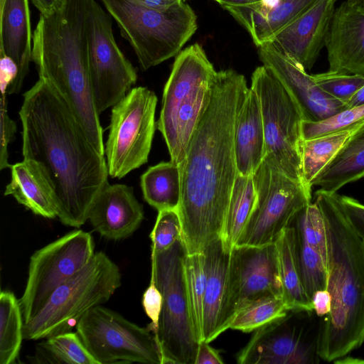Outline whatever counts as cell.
<instances>
[{
  "mask_svg": "<svg viewBox=\"0 0 364 364\" xmlns=\"http://www.w3.org/2000/svg\"><path fill=\"white\" fill-rule=\"evenodd\" d=\"M257 200L252 175L237 174L228 205L221 240L229 250L235 247Z\"/></svg>",
  "mask_w": 364,
  "mask_h": 364,
  "instance_id": "f1b7e54d",
  "label": "cell"
},
{
  "mask_svg": "<svg viewBox=\"0 0 364 364\" xmlns=\"http://www.w3.org/2000/svg\"><path fill=\"white\" fill-rule=\"evenodd\" d=\"M294 228L297 265L302 284L311 301L316 291L327 289L328 265L321 255L311 247L297 229Z\"/></svg>",
  "mask_w": 364,
  "mask_h": 364,
  "instance_id": "e575fe53",
  "label": "cell"
},
{
  "mask_svg": "<svg viewBox=\"0 0 364 364\" xmlns=\"http://www.w3.org/2000/svg\"><path fill=\"white\" fill-rule=\"evenodd\" d=\"M252 178L256 203L235 246L275 243L295 215L311 202V191L264 159Z\"/></svg>",
  "mask_w": 364,
  "mask_h": 364,
  "instance_id": "30bf717a",
  "label": "cell"
},
{
  "mask_svg": "<svg viewBox=\"0 0 364 364\" xmlns=\"http://www.w3.org/2000/svg\"><path fill=\"white\" fill-rule=\"evenodd\" d=\"M87 36L90 79L100 114L130 91L137 74L115 41L112 17L95 0L89 1Z\"/></svg>",
  "mask_w": 364,
  "mask_h": 364,
  "instance_id": "5bb4252c",
  "label": "cell"
},
{
  "mask_svg": "<svg viewBox=\"0 0 364 364\" xmlns=\"http://www.w3.org/2000/svg\"><path fill=\"white\" fill-rule=\"evenodd\" d=\"M311 75L321 90L346 105L352 96L364 85V77L359 75L327 70Z\"/></svg>",
  "mask_w": 364,
  "mask_h": 364,
  "instance_id": "74e56055",
  "label": "cell"
},
{
  "mask_svg": "<svg viewBox=\"0 0 364 364\" xmlns=\"http://www.w3.org/2000/svg\"><path fill=\"white\" fill-rule=\"evenodd\" d=\"M41 15L48 16L57 11L63 0H31Z\"/></svg>",
  "mask_w": 364,
  "mask_h": 364,
  "instance_id": "bcb514c9",
  "label": "cell"
},
{
  "mask_svg": "<svg viewBox=\"0 0 364 364\" xmlns=\"http://www.w3.org/2000/svg\"><path fill=\"white\" fill-rule=\"evenodd\" d=\"M163 298L161 291L156 287L154 281L151 279L149 286L144 292L142 305L147 316L151 319V323L149 329L154 333L157 328L159 316L162 308Z\"/></svg>",
  "mask_w": 364,
  "mask_h": 364,
  "instance_id": "60d3db41",
  "label": "cell"
},
{
  "mask_svg": "<svg viewBox=\"0 0 364 364\" xmlns=\"http://www.w3.org/2000/svg\"><path fill=\"white\" fill-rule=\"evenodd\" d=\"M258 48L263 65L274 75L298 104L305 121L323 120L347 108L346 104L321 90L311 75L269 42Z\"/></svg>",
  "mask_w": 364,
  "mask_h": 364,
  "instance_id": "2e32d148",
  "label": "cell"
},
{
  "mask_svg": "<svg viewBox=\"0 0 364 364\" xmlns=\"http://www.w3.org/2000/svg\"><path fill=\"white\" fill-rule=\"evenodd\" d=\"M183 272L191 321L199 343L203 340V304L207 282L204 252L186 254L183 259Z\"/></svg>",
  "mask_w": 364,
  "mask_h": 364,
  "instance_id": "d6a6232c",
  "label": "cell"
},
{
  "mask_svg": "<svg viewBox=\"0 0 364 364\" xmlns=\"http://www.w3.org/2000/svg\"><path fill=\"white\" fill-rule=\"evenodd\" d=\"M265 296L282 297L275 243L231 250L225 313L226 329L244 305Z\"/></svg>",
  "mask_w": 364,
  "mask_h": 364,
  "instance_id": "9a60e30c",
  "label": "cell"
},
{
  "mask_svg": "<svg viewBox=\"0 0 364 364\" xmlns=\"http://www.w3.org/2000/svg\"><path fill=\"white\" fill-rule=\"evenodd\" d=\"M18 71L17 65L11 58L7 55H0L1 92H6L9 85L16 79Z\"/></svg>",
  "mask_w": 364,
  "mask_h": 364,
  "instance_id": "7bdbcfd3",
  "label": "cell"
},
{
  "mask_svg": "<svg viewBox=\"0 0 364 364\" xmlns=\"http://www.w3.org/2000/svg\"><path fill=\"white\" fill-rule=\"evenodd\" d=\"M155 225L150 233L151 252H161L181 238L182 226L178 210L158 211Z\"/></svg>",
  "mask_w": 364,
  "mask_h": 364,
  "instance_id": "f35d334b",
  "label": "cell"
},
{
  "mask_svg": "<svg viewBox=\"0 0 364 364\" xmlns=\"http://www.w3.org/2000/svg\"><path fill=\"white\" fill-rule=\"evenodd\" d=\"M338 0H316L269 43L306 71L314 65L325 47L331 20Z\"/></svg>",
  "mask_w": 364,
  "mask_h": 364,
  "instance_id": "ac0fdd59",
  "label": "cell"
},
{
  "mask_svg": "<svg viewBox=\"0 0 364 364\" xmlns=\"http://www.w3.org/2000/svg\"><path fill=\"white\" fill-rule=\"evenodd\" d=\"M316 1L280 0L269 10L259 1L247 6L229 7L227 11L246 28L258 47L269 42Z\"/></svg>",
  "mask_w": 364,
  "mask_h": 364,
  "instance_id": "d4e9b609",
  "label": "cell"
},
{
  "mask_svg": "<svg viewBox=\"0 0 364 364\" xmlns=\"http://www.w3.org/2000/svg\"><path fill=\"white\" fill-rule=\"evenodd\" d=\"M313 311L320 317L327 315L331 309V296L328 289L316 291L312 298Z\"/></svg>",
  "mask_w": 364,
  "mask_h": 364,
  "instance_id": "f6af8a7d",
  "label": "cell"
},
{
  "mask_svg": "<svg viewBox=\"0 0 364 364\" xmlns=\"http://www.w3.org/2000/svg\"><path fill=\"white\" fill-rule=\"evenodd\" d=\"M217 71L203 47L196 43L175 58L164 86L156 127L171 161L179 166L196 126L210 99Z\"/></svg>",
  "mask_w": 364,
  "mask_h": 364,
  "instance_id": "5b68a950",
  "label": "cell"
},
{
  "mask_svg": "<svg viewBox=\"0 0 364 364\" xmlns=\"http://www.w3.org/2000/svg\"><path fill=\"white\" fill-rule=\"evenodd\" d=\"M23 159L41 164L53 187L58 218L80 228L108 182L107 164L66 100L42 79L23 95L19 110Z\"/></svg>",
  "mask_w": 364,
  "mask_h": 364,
  "instance_id": "7a4b0ae2",
  "label": "cell"
},
{
  "mask_svg": "<svg viewBox=\"0 0 364 364\" xmlns=\"http://www.w3.org/2000/svg\"><path fill=\"white\" fill-rule=\"evenodd\" d=\"M364 177V124L355 129L334 158L312 183L318 190L334 193Z\"/></svg>",
  "mask_w": 364,
  "mask_h": 364,
  "instance_id": "484cf974",
  "label": "cell"
},
{
  "mask_svg": "<svg viewBox=\"0 0 364 364\" xmlns=\"http://www.w3.org/2000/svg\"><path fill=\"white\" fill-rule=\"evenodd\" d=\"M94 250L92 235L77 230L32 255L26 287L19 299L24 323L38 313L59 286L89 262Z\"/></svg>",
  "mask_w": 364,
  "mask_h": 364,
  "instance_id": "4fadbf2b",
  "label": "cell"
},
{
  "mask_svg": "<svg viewBox=\"0 0 364 364\" xmlns=\"http://www.w3.org/2000/svg\"><path fill=\"white\" fill-rule=\"evenodd\" d=\"M144 6L156 10L166 11L174 5L183 2L185 0H136Z\"/></svg>",
  "mask_w": 364,
  "mask_h": 364,
  "instance_id": "7dc6e473",
  "label": "cell"
},
{
  "mask_svg": "<svg viewBox=\"0 0 364 364\" xmlns=\"http://www.w3.org/2000/svg\"><path fill=\"white\" fill-rule=\"evenodd\" d=\"M157 97L136 87L112 108L105 147L109 176L122 178L148 161L156 129Z\"/></svg>",
  "mask_w": 364,
  "mask_h": 364,
  "instance_id": "8fae6325",
  "label": "cell"
},
{
  "mask_svg": "<svg viewBox=\"0 0 364 364\" xmlns=\"http://www.w3.org/2000/svg\"><path fill=\"white\" fill-rule=\"evenodd\" d=\"M338 202L356 233L364 238V204L347 196L336 193Z\"/></svg>",
  "mask_w": 364,
  "mask_h": 364,
  "instance_id": "b9f144b4",
  "label": "cell"
},
{
  "mask_svg": "<svg viewBox=\"0 0 364 364\" xmlns=\"http://www.w3.org/2000/svg\"><path fill=\"white\" fill-rule=\"evenodd\" d=\"M187 254L182 239L168 250L151 252V279L163 302L154 333L162 364H195L198 341L194 333L186 296L183 259Z\"/></svg>",
  "mask_w": 364,
  "mask_h": 364,
  "instance_id": "ba28073f",
  "label": "cell"
},
{
  "mask_svg": "<svg viewBox=\"0 0 364 364\" xmlns=\"http://www.w3.org/2000/svg\"><path fill=\"white\" fill-rule=\"evenodd\" d=\"M224 9L227 7L242 6L259 2L261 0H214Z\"/></svg>",
  "mask_w": 364,
  "mask_h": 364,
  "instance_id": "c3c4849f",
  "label": "cell"
},
{
  "mask_svg": "<svg viewBox=\"0 0 364 364\" xmlns=\"http://www.w3.org/2000/svg\"><path fill=\"white\" fill-rule=\"evenodd\" d=\"M89 1L63 0L52 14L40 15L32 37V61L39 78L66 100L92 145L104 156L103 130L88 67Z\"/></svg>",
  "mask_w": 364,
  "mask_h": 364,
  "instance_id": "277c9868",
  "label": "cell"
},
{
  "mask_svg": "<svg viewBox=\"0 0 364 364\" xmlns=\"http://www.w3.org/2000/svg\"><path fill=\"white\" fill-rule=\"evenodd\" d=\"M33 34L28 0H0V55L11 58L18 74L7 94L18 93L32 61Z\"/></svg>",
  "mask_w": 364,
  "mask_h": 364,
  "instance_id": "44dd1931",
  "label": "cell"
},
{
  "mask_svg": "<svg viewBox=\"0 0 364 364\" xmlns=\"http://www.w3.org/2000/svg\"><path fill=\"white\" fill-rule=\"evenodd\" d=\"M280 0H261V4L267 9H271L278 4Z\"/></svg>",
  "mask_w": 364,
  "mask_h": 364,
  "instance_id": "f907efd6",
  "label": "cell"
},
{
  "mask_svg": "<svg viewBox=\"0 0 364 364\" xmlns=\"http://www.w3.org/2000/svg\"><path fill=\"white\" fill-rule=\"evenodd\" d=\"M328 71L364 77V0H343L326 35Z\"/></svg>",
  "mask_w": 364,
  "mask_h": 364,
  "instance_id": "e0dca14e",
  "label": "cell"
},
{
  "mask_svg": "<svg viewBox=\"0 0 364 364\" xmlns=\"http://www.w3.org/2000/svg\"><path fill=\"white\" fill-rule=\"evenodd\" d=\"M243 75L217 71L210 99L191 136L181 173V239L188 255L220 238L236 177L235 124L248 90Z\"/></svg>",
  "mask_w": 364,
  "mask_h": 364,
  "instance_id": "6da1fadb",
  "label": "cell"
},
{
  "mask_svg": "<svg viewBox=\"0 0 364 364\" xmlns=\"http://www.w3.org/2000/svg\"><path fill=\"white\" fill-rule=\"evenodd\" d=\"M363 124L364 104L346 108L318 122L304 120L301 134L303 139H308L334 132L353 131Z\"/></svg>",
  "mask_w": 364,
  "mask_h": 364,
  "instance_id": "d590c367",
  "label": "cell"
},
{
  "mask_svg": "<svg viewBox=\"0 0 364 364\" xmlns=\"http://www.w3.org/2000/svg\"><path fill=\"white\" fill-rule=\"evenodd\" d=\"M10 168L11 178L4 196H12L36 215L50 219L58 217L55 191L42 165L23 159Z\"/></svg>",
  "mask_w": 364,
  "mask_h": 364,
  "instance_id": "cb8c5ba5",
  "label": "cell"
},
{
  "mask_svg": "<svg viewBox=\"0 0 364 364\" xmlns=\"http://www.w3.org/2000/svg\"><path fill=\"white\" fill-rule=\"evenodd\" d=\"M291 223L307 243L321 255L328 265L326 228L318 205L310 202L295 215Z\"/></svg>",
  "mask_w": 364,
  "mask_h": 364,
  "instance_id": "8d00e7d4",
  "label": "cell"
},
{
  "mask_svg": "<svg viewBox=\"0 0 364 364\" xmlns=\"http://www.w3.org/2000/svg\"><path fill=\"white\" fill-rule=\"evenodd\" d=\"M234 142L238 173L252 175L265 157V141L259 101L250 87L236 117Z\"/></svg>",
  "mask_w": 364,
  "mask_h": 364,
  "instance_id": "603a6c76",
  "label": "cell"
},
{
  "mask_svg": "<svg viewBox=\"0 0 364 364\" xmlns=\"http://www.w3.org/2000/svg\"><path fill=\"white\" fill-rule=\"evenodd\" d=\"M23 318L14 293L0 294V364L15 363L23 339Z\"/></svg>",
  "mask_w": 364,
  "mask_h": 364,
  "instance_id": "1f68e13d",
  "label": "cell"
},
{
  "mask_svg": "<svg viewBox=\"0 0 364 364\" xmlns=\"http://www.w3.org/2000/svg\"><path fill=\"white\" fill-rule=\"evenodd\" d=\"M146 70L178 54L197 30V16L184 1L166 11L136 0H100Z\"/></svg>",
  "mask_w": 364,
  "mask_h": 364,
  "instance_id": "8992f818",
  "label": "cell"
},
{
  "mask_svg": "<svg viewBox=\"0 0 364 364\" xmlns=\"http://www.w3.org/2000/svg\"><path fill=\"white\" fill-rule=\"evenodd\" d=\"M117 265L102 252L59 286L43 307L23 324V338L38 340L71 331L90 309L107 301L121 285Z\"/></svg>",
  "mask_w": 364,
  "mask_h": 364,
  "instance_id": "52a82bcc",
  "label": "cell"
},
{
  "mask_svg": "<svg viewBox=\"0 0 364 364\" xmlns=\"http://www.w3.org/2000/svg\"><path fill=\"white\" fill-rule=\"evenodd\" d=\"M363 241H364V238H363Z\"/></svg>",
  "mask_w": 364,
  "mask_h": 364,
  "instance_id": "816d5d0a",
  "label": "cell"
},
{
  "mask_svg": "<svg viewBox=\"0 0 364 364\" xmlns=\"http://www.w3.org/2000/svg\"><path fill=\"white\" fill-rule=\"evenodd\" d=\"M354 131H342L302 140V174L308 189L312 190L316 177L334 158Z\"/></svg>",
  "mask_w": 364,
  "mask_h": 364,
  "instance_id": "4dcf8cb0",
  "label": "cell"
},
{
  "mask_svg": "<svg viewBox=\"0 0 364 364\" xmlns=\"http://www.w3.org/2000/svg\"><path fill=\"white\" fill-rule=\"evenodd\" d=\"M29 359L38 364H98L77 332L72 331L50 336L38 343Z\"/></svg>",
  "mask_w": 364,
  "mask_h": 364,
  "instance_id": "f546056e",
  "label": "cell"
},
{
  "mask_svg": "<svg viewBox=\"0 0 364 364\" xmlns=\"http://www.w3.org/2000/svg\"><path fill=\"white\" fill-rule=\"evenodd\" d=\"M364 104V85L346 102L347 107H352Z\"/></svg>",
  "mask_w": 364,
  "mask_h": 364,
  "instance_id": "681fc988",
  "label": "cell"
},
{
  "mask_svg": "<svg viewBox=\"0 0 364 364\" xmlns=\"http://www.w3.org/2000/svg\"><path fill=\"white\" fill-rule=\"evenodd\" d=\"M250 88L256 93L260 104L265 141L264 159L306 186L301 157V124L305 119L299 106L264 65L257 67L252 73Z\"/></svg>",
  "mask_w": 364,
  "mask_h": 364,
  "instance_id": "9c48e42d",
  "label": "cell"
},
{
  "mask_svg": "<svg viewBox=\"0 0 364 364\" xmlns=\"http://www.w3.org/2000/svg\"><path fill=\"white\" fill-rule=\"evenodd\" d=\"M320 190L315 203L324 220L328 248L330 312L322 317L316 350L322 360H340L364 343V241L336 196Z\"/></svg>",
  "mask_w": 364,
  "mask_h": 364,
  "instance_id": "3957f363",
  "label": "cell"
},
{
  "mask_svg": "<svg viewBox=\"0 0 364 364\" xmlns=\"http://www.w3.org/2000/svg\"><path fill=\"white\" fill-rule=\"evenodd\" d=\"M282 298L291 312H311L312 303L301 279L295 251V229L290 224L275 242Z\"/></svg>",
  "mask_w": 364,
  "mask_h": 364,
  "instance_id": "4316f807",
  "label": "cell"
},
{
  "mask_svg": "<svg viewBox=\"0 0 364 364\" xmlns=\"http://www.w3.org/2000/svg\"><path fill=\"white\" fill-rule=\"evenodd\" d=\"M205 255L207 282L203 304V340L210 343L227 331L225 313L231 251L221 238L203 251Z\"/></svg>",
  "mask_w": 364,
  "mask_h": 364,
  "instance_id": "7402d4cb",
  "label": "cell"
},
{
  "mask_svg": "<svg viewBox=\"0 0 364 364\" xmlns=\"http://www.w3.org/2000/svg\"><path fill=\"white\" fill-rule=\"evenodd\" d=\"M291 312L282 297L265 296L247 303L240 308L233 317L229 329L245 333L257 328Z\"/></svg>",
  "mask_w": 364,
  "mask_h": 364,
  "instance_id": "836d02e7",
  "label": "cell"
},
{
  "mask_svg": "<svg viewBox=\"0 0 364 364\" xmlns=\"http://www.w3.org/2000/svg\"><path fill=\"white\" fill-rule=\"evenodd\" d=\"M144 200L158 211L178 210L181 200L179 166L171 161L149 167L141 176Z\"/></svg>",
  "mask_w": 364,
  "mask_h": 364,
  "instance_id": "83f0119b",
  "label": "cell"
},
{
  "mask_svg": "<svg viewBox=\"0 0 364 364\" xmlns=\"http://www.w3.org/2000/svg\"><path fill=\"white\" fill-rule=\"evenodd\" d=\"M6 92H1L0 109V169L10 168L8 145L16 131V126L7 112Z\"/></svg>",
  "mask_w": 364,
  "mask_h": 364,
  "instance_id": "ab89813d",
  "label": "cell"
},
{
  "mask_svg": "<svg viewBox=\"0 0 364 364\" xmlns=\"http://www.w3.org/2000/svg\"><path fill=\"white\" fill-rule=\"evenodd\" d=\"M288 315L255 331L238 353L240 364H304L312 363L311 347L301 333L288 323Z\"/></svg>",
  "mask_w": 364,
  "mask_h": 364,
  "instance_id": "d6986e66",
  "label": "cell"
},
{
  "mask_svg": "<svg viewBox=\"0 0 364 364\" xmlns=\"http://www.w3.org/2000/svg\"><path fill=\"white\" fill-rule=\"evenodd\" d=\"M143 219V207L135 198L132 187L108 182L96 197L88 216L94 230L114 240L132 235Z\"/></svg>",
  "mask_w": 364,
  "mask_h": 364,
  "instance_id": "ffe728a7",
  "label": "cell"
},
{
  "mask_svg": "<svg viewBox=\"0 0 364 364\" xmlns=\"http://www.w3.org/2000/svg\"><path fill=\"white\" fill-rule=\"evenodd\" d=\"M100 305L87 311L76 332L98 364H162L155 335Z\"/></svg>",
  "mask_w": 364,
  "mask_h": 364,
  "instance_id": "7c38bea8",
  "label": "cell"
},
{
  "mask_svg": "<svg viewBox=\"0 0 364 364\" xmlns=\"http://www.w3.org/2000/svg\"><path fill=\"white\" fill-rule=\"evenodd\" d=\"M218 351L209 345L208 342H199L195 364H223Z\"/></svg>",
  "mask_w": 364,
  "mask_h": 364,
  "instance_id": "ee69618b",
  "label": "cell"
}]
</instances>
